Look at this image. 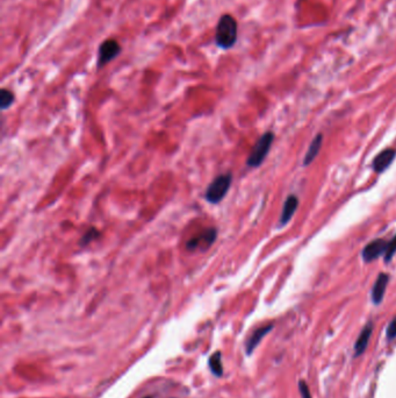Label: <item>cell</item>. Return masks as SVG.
Masks as SVG:
<instances>
[{
	"mask_svg": "<svg viewBox=\"0 0 396 398\" xmlns=\"http://www.w3.org/2000/svg\"><path fill=\"white\" fill-rule=\"evenodd\" d=\"M297 206H299V199H297L296 196L290 195L287 197L285 204H283L281 215H280L279 220V226L282 227L287 225L290 221V219L293 218L294 213L296 212Z\"/></svg>",
	"mask_w": 396,
	"mask_h": 398,
	"instance_id": "9c48e42d",
	"label": "cell"
},
{
	"mask_svg": "<svg viewBox=\"0 0 396 398\" xmlns=\"http://www.w3.org/2000/svg\"><path fill=\"white\" fill-rule=\"evenodd\" d=\"M99 235H100V233L98 232V229L92 227V228H90L82 236V239H80V241H79V244L80 246H86V244H89L91 241H93L96 237H98Z\"/></svg>",
	"mask_w": 396,
	"mask_h": 398,
	"instance_id": "9a60e30c",
	"label": "cell"
},
{
	"mask_svg": "<svg viewBox=\"0 0 396 398\" xmlns=\"http://www.w3.org/2000/svg\"><path fill=\"white\" fill-rule=\"evenodd\" d=\"M233 177L231 174H222L212 181V183L207 188L205 198L210 204H219L226 197L231 187Z\"/></svg>",
	"mask_w": 396,
	"mask_h": 398,
	"instance_id": "7a4b0ae2",
	"label": "cell"
},
{
	"mask_svg": "<svg viewBox=\"0 0 396 398\" xmlns=\"http://www.w3.org/2000/svg\"><path fill=\"white\" fill-rule=\"evenodd\" d=\"M386 334L388 340H393V339L396 338V317L393 318V320H392L390 325H388Z\"/></svg>",
	"mask_w": 396,
	"mask_h": 398,
	"instance_id": "e0dca14e",
	"label": "cell"
},
{
	"mask_svg": "<svg viewBox=\"0 0 396 398\" xmlns=\"http://www.w3.org/2000/svg\"><path fill=\"white\" fill-rule=\"evenodd\" d=\"M388 241L385 239H376L371 241L370 243H367L365 248L362 251L363 260L370 263L374 260H377L378 257H380L381 255H385L387 250Z\"/></svg>",
	"mask_w": 396,
	"mask_h": 398,
	"instance_id": "8992f818",
	"label": "cell"
},
{
	"mask_svg": "<svg viewBox=\"0 0 396 398\" xmlns=\"http://www.w3.org/2000/svg\"><path fill=\"white\" fill-rule=\"evenodd\" d=\"M217 236V229L215 227H210L201 232L198 235L192 237L186 243V248L188 250H205L209 248L215 242Z\"/></svg>",
	"mask_w": 396,
	"mask_h": 398,
	"instance_id": "5b68a950",
	"label": "cell"
},
{
	"mask_svg": "<svg viewBox=\"0 0 396 398\" xmlns=\"http://www.w3.org/2000/svg\"><path fill=\"white\" fill-rule=\"evenodd\" d=\"M299 389H300V394H301V396H302V398H311L309 388H308V386L304 381H300L299 382Z\"/></svg>",
	"mask_w": 396,
	"mask_h": 398,
	"instance_id": "ac0fdd59",
	"label": "cell"
},
{
	"mask_svg": "<svg viewBox=\"0 0 396 398\" xmlns=\"http://www.w3.org/2000/svg\"><path fill=\"white\" fill-rule=\"evenodd\" d=\"M272 328H273V325L269 324V325H266V326H262V327L257 328V330H256L254 333L251 334V337L249 338V340L247 341V346H245V347H247L248 355L252 354V352L255 351L256 347L261 344L263 338H264L265 335L268 333V332H271Z\"/></svg>",
	"mask_w": 396,
	"mask_h": 398,
	"instance_id": "8fae6325",
	"label": "cell"
},
{
	"mask_svg": "<svg viewBox=\"0 0 396 398\" xmlns=\"http://www.w3.org/2000/svg\"><path fill=\"white\" fill-rule=\"evenodd\" d=\"M396 156V150L393 148L384 149L383 152H380L378 155L374 157L372 168L377 174H381L383 171L387 169L391 166L393 160Z\"/></svg>",
	"mask_w": 396,
	"mask_h": 398,
	"instance_id": "52a82bcc",
	"label": "cell"
},
{
	"mask_svg": "<svg viewBox=\"0 0 396 398\" xmlns=\"http://www.w3.org/2000/svg\"><path fill=\"white\" fill-rule=\"evenodd\" d=\"M121 51V45L114 38H108L100 44L99 51H98V68H104L107 63L113 61Z\"/></svg>",
	"mask_w": 396,
	"mask_h": 398,
	"instance_id": "277c9868",
	"label": "cell"
},
{
	"mask_svg": "<svg viewBox=\"0 0 396 398\" xmlns=\"http://www.w3.org/2000/svg\"><path fill=\"white\" fill-rule=\"evenodd\" d=\"M395 253H396V235L391 241H388L387 250L386 253H385V261L391 262Z\"/></svg>",
	"mask_w": 396,
	"mask_h": 398,
	"instance_id": "2e32d148",
	"label": "cell"
},
{
	"mask_svg": "<svg viewBox=\"0 0 396 398\" xmlns=\"http://www.w3.org/2000/svg\"><path fill=\"white\" fill-rule=\"evenodd\" d=\"M144 398H152L151 396H148V397H144Z\"/></svg>",
	"mask_w": 396,
	"mask_h": 398,
	"instance_id": "d6986e66",
	"label": "cell"
},
{
	"mask_svg": "<svg viewBox=\"0 0 396 398\" xmlns=\"http://www.w3.org/2000/svg\"><path fill=\"white\" fill-rule=\"evenodd\" d=\"M237 21L230 14L220 17L215 28V43L221 49L233 48L237 41Z\"/></svg>",
	"mask_w": 396,
	"mask_h": 398,
	"instance_id": "6da1fadb",
	"label": "cell"
},
{
	"mask_svg": "<svg viewBox=\"0 0 396 398\" xmlns=\"http://www.w3.org/2000/svg\"><path fill=\"white\" fill-rule=\"evenodd\" d=\"M373 332V324L369 323L365 325V327L363 328L362 332H360L358 339H357L356 344H355V355L359 356L362 355L364 352L366 351L367 346H369L371 335H372Z\"/></svg>",
	"mask_w": 396,
	"mask_h": 398,
	"instance_id": "30bf717a",
	"label": "cell"
},
{
	"mask_svg": "<svg viewBox=\"0 0 396 398\" xmlns=\"http://www.w3.org/2000/svg\"><path fill=\"white\" fill-rule=\"evenodd\" d=\"M14 99H15V97H14L12 91L7 89H1L0 91V107H1V110H6V108L12 106Z\"/></svg>",
	"mask_w": 396,
	"mask_h": 398,
	"instance_id": "5bb4252c",
	"label": "cell"
},
{
	"mask_svg": "<svg viewBox=\"0 0 396 398\" xmlns=\"http://www.w3.org/2000/svg\"><path fill=\"white\" fill-rule=\"evenodd\" d=\"M273 140H274V134L272 132H267L261 136V139L256 142V145L252 148L250 155L247 160V164L251 168L259 167L267 156V154L271 149Z\"/></svg>",
	"mask_w": 396,
	"mask_h": 398,
	"instance_id": "3957f363",
	"label": "cell"
},
{
	"mask_svg": "<svg viewBox=\"0 0 396 398\" xmlns=\"http://www.w3.org/2000/svg\"><path fill=\"white\" fill-rule=\"evenodd\" d=\"M322 142H323V135L317 134L316 136H315V139L311 141L309 148H308V150H307L306 156H304V160H303L304 166H309V164L313 162L315 159H316L318 153H320V150H321Z\"/></svg>",
	"mask_w": 396,
	"mask_h": 398,
	"instance_id": "7c38bea8",
	"label": "cell"
},
{
	"mask_svg": "<svg viewBox=\"0 0 396 398\" xmlns=\"http://www.w3.org/2000/svg\"><path fill=\"white\" fill-rule=\"evenodd\" d=\"M388 282H390V275L386 274V272H380L372 288V293H371L373 303L377 304V305L383 302Z\"/></svg>",
	"mask_w": 396,
	"mask_h": 398,
	"instance_id": "ba28073f",
	"label": "cell"
},
{
	"mask_svg": "<svg viewBox=\"0 0 396 398\" xmlns=\"http://www.w3.org/2000/svg\"><path fill=\"white\" fill-rule=\"evenodd\" d=\"M208 365H209V368H210V370H212V373L214 374V375L217 377L223 375V367H222V363H221V353L220 352L214 353V354L210 356Z\"/></svg>",
	"mask_w": 396,
	"mask_h": 398,
	"instance_id": "4fadbf2b",
	"label": "cell"
}]
</instances>
